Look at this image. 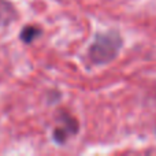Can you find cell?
<instances>
[{"mask_svg":"<svg viewBox=\"0 0 156 156\" xmlns=\"http://www.w3.org/2000/svg\"><path fill=\"white\" fill-rule=\"evenodd\" d=\"M121 47V37L116 33L99 34L89 49L92 60L97 65L107 63L116 56Z\"/></svg>","mask_w":156,"mask_h":156,"instance_id":"cell-1","label":"cell"},{"mask_svg":"<svg viewBox=\"0 0 156 156\" xmlns=\"http://www.w3.org/2000/svg\"><path fill=\"white\" fill-rule=\"evenodd\" d=\"M65 125H66V127H69V129L71 130L73 133H76L77 132V122L74 121L73 118H69L67 116V122H65ZM67 130L66 129H63V127H59V129H56L55 130V133H54V137H55V140L58 141V143H63V141L66 140V136H67Z\"/></svg>","mask_w":156,"mask_h":156,"instance_id":"cell-2","label":"cell"},{"mask_svg":"<svg viewBox=\"0 0 156 156\" xmlns=\"http://www.w3.org/2000/svg\"><path fill=\"white\" fill-rule=\"evenodd\" d=\"M40 32L41 30L38 29V27L27 26V27H25V29L22 30L21 38H22V41H25V43H30V41H33L38 34H40Z\"/></svg>","mask_w":156,"mask_h":156,"instance_id":"cell-3","label":"cell"}]
</instances>
